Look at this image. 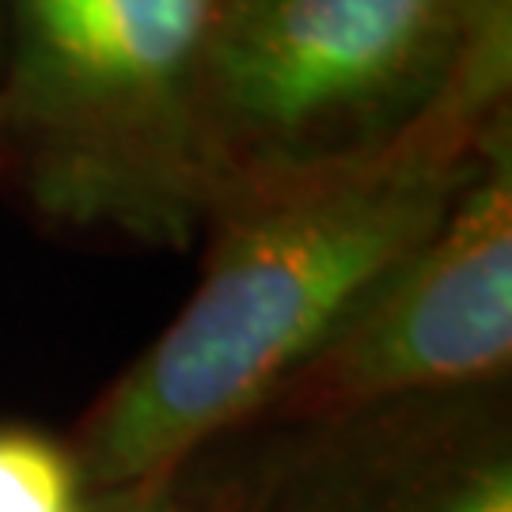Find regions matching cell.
Returning <instances> with one entry per match:
<instances>
[{"mask_svg": "<svg viewBox=\"0 0 512 512\" xmlns=\"http://www.w3.org/2000/svg\"><path fill=\"white\" fill-rule=\"evenodd\" d=\"M512 141V35L414 129L365 160L236 190L205 217L186 304L80 414L84 490L164 475L243 433L262 403L433 236Z\"/></svg>", "mask_w": 512, "mask_h": 512, "instance_id": "obj_1", "label": "cell"}, {"mask_svg": "<svg viewBox=\"0 0 512 512\" xmlns=\"http://www.w3.org/2000/svg\"><path fill=\"white\" fill-rule=\"evenodd\" d=\"M220 0H0V194L46 232L186 251Z\"/></svg>", "mask_w": 512, "mask_h": 512, "instance_id": "obj_2", "label": "cell"}, {"mask_svg": "<svg viewBox=\"0 0 512 512\" xmlns=\"http://www.w3.org/2000/svg\"><path fill=\"white\" fill-rule=\"evenodd\" d=\"M512 35V0H220L198 126L224 194L395 145Z\"/></svg>", "mask_w": 512, "mask_h": 512, "instance_id": "obj_3", "label": "cell"}, {"mask_svg": "<svg viewBox=\"0 0 512 512\" xmlns=\"http://www.w3.org/2000/svg\"><path fill=\"white\" fill-rule=\"evenodd\" d=\"M512 141L433 236L262 403L251 429H315L509 384Z\"/></svg>", "mask_w": 512, "mask_h": 512, "instance_id": "obj_4", "label": "cell"}, {"mask_svg": "<svg viewBox=\"0 0 512 512\" xmlns=\"http://www.w3.org/2000/svg\"><path fill=\"white\" fill-rule=\"evenodd\" d=\"M353 512H512L509 384L357 418Z\"/></svg>", "mask_w": 512, "mask_h": 512, "instance_id": "obj_5", "label": "cell"}, {"mask_svg": "<svg viewBox=\"0 0 512 512\" xmlns=\"http://www.w3.org/2000/svg\"><path fill=\"white\" fill-rule=\"evenodd\" d=\"M357 429H251L236 486L213 512H353Z\"/></svg>", "mask_w": 512, "mask_h": 512, "instance_id": "obj_6", "label": "cell"}, {"mask_svg": "<svg viewBox=\"0 0 512 512\" xmlns=\"http://www.w3.org/2000/svg\"><path fill=\"white\" fill-rule=\"evenodd\" d=\"M88 490L65 440L0 425V512H84Z\"/></svg>", "mask_w": 512, "mask_h": 512, "instance_id": "obj_7", "label": "cell"}, {"mask_svg": "<svg viewBox=\"0 0 512 512\" xmlns=\"http://www.w3.org/2000/svg\"><path fill=\"white\" fill-rule=\"evenodd\" d=\"M243 452H247V433L224 437L164 475L92 494L84 512H213L236 486Z\"/></svg>", "mask_w": 512, "mask_h": 512, "instance_id": "obj_8", "label": "cell"}]
</instances>
